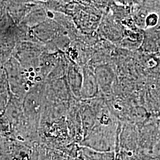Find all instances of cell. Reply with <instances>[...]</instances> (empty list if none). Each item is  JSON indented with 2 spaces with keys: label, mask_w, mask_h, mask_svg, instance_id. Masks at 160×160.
<instances>
[{
  "label": "cell",
  "mask_w": 160,
  "mask_h": 160,
  "mask_svg": "<svg viewBox=\"0 0 160 160\" xmlns=\"http://www.w3.org/2000/svg\"><path fill=\"white\" fill-rule=\"evenodd\" d=\"M34 13H30L27 19H28V22L27 23L31 24H36V22H38L40 24L41 21H43L45 17V14L44 12H42L40 10H36L34 12Z\"/></svg>",
  "instance_id": "obj_9"
},
{
  "label": "cell",
  "mask_w": 160,
  "mask_h": 160,
  "mask_svg": "<svg viewBox=\"0 0 160 160\" xmlns=\"http://www.w3.org/2000/svg\"><path fill=\"white\" fill-rule=\"evenodd\" d=\"M68 82L71 88L76 96H81L83 82V75L80 73L77 67L72 66L69 69Z\"/></svg>",
  "instance_id": "obj_7"
},
{
  "label": "cell",
  "mask_w": 160,
  "mask_h": 160,
  "mask_svg": "<svg viewBox=\"0 0 160 160\" xmlns=\"http://www.w3.org/2000/svg\"><path fill=\"white\" fill-rule=\"evenodd\" d=\"M80 151L87 160H115L116 157L114 151H98L86 147H81Z\"/></svg>",
  "instance_id": "obj_5"
},
{
  "label": "cell",
  "mask_w": 160,
  "mask_h": 160,
  "mask_svg": "<svg viewBox=\"0 0 160 160\" xmlns=\"http://www.w3.org/2000/svg\"><path fill=\"white\" fill-rule=\"evenodd\" d=\"M160 22V16L157 11H152L145 18L144 29H154L157 26Z\"/></svg>",
  "instance_id": "obj_8"
},
{
  "label": "cell",
  "mask_w": 160,
  "mask_h": 160,
  "mask_svg": "<svg viewBox=\"0 0 160 160\" xmlns=\"http://www.w3.org/2000/svg\"><path fill=\"white\" fill-rule=\"evenodd\" d=\"M98 84L94 75L89 70L83 74V82L81 91V96L82 98L94 97L98 92Z\"/></svg>",
  "instance_id": "obj_4"
},
{
  "label": "cell",
  "mask_w": 160,
  "mask_h": 160,
  "mask_svg": "<svg viewBox=\"0 0 160 160\" xmlns=\"http://www.w3.org/2000/svg\"><path fill=\"white\" fill-rule=\"evenodd\" d=\"M84 160H86V159H85V158H84Z\"/></svg>",
  "instance_id": "obj_10"
},
{
  "label": "cell",
  "mask_w": 160,
  "mask_h": 160,
  "mask_svg": "<svg viewBox=\"0 0 160 160\" xmlns=\"http://www.w3.org/2000/svg\"><path fill=\"white\" fill-rule=\"evenodd\" d=\"M15 63L16 61L14 59H12L8 63L6 69L12 91L16 93H20L22 89L26 88L23 77L24 72L19 69V63Z\"/></svg>",
  "instance_id": "obj_2"
},
{
  "label": "cell",
  "mask_w": 160,
  "mask_h": 160,
  "mask_svg": "<svg viewBox=\"0 0 160 160\" xmlns=\"http://www.w3.org/2000/svg\"><path fill=\"white\" fill-rule=\"evenodd\" d=\"M42 102L41 90H33L29 92L26 96L24 108L28 118L36 122L40 113Z\"/></svg>",
  "instance_id": "obj_1"
},
{
  "label": "cell",
  "mask_w": 160,
  "mask_h": 160,
  "mask_svg": "<svg viewBox=\"0 0 160 160\" xmlns=\"http://www.w3.org/2000/svg\"><path fill=\"white\" fill-rule=\"evenodd\" d=\"M112 69L108 67H98L96 69L97 84L104 93H110L114 79Z\"/></svg>",
  "instance_id": "obj_3"
},
{
  "label": "cell",
  "mask_w": 160,
  "mask_h": 160,
  "mask_svg": "<svg viewBox=\"0 0 160 160\" xmlns=\"http://www.w3.org/2000/svg\"><path fill=\"white\" fill-rule=\"evenodd\" d=\"M55 24L52 22H43L34 26V33L35 36L39 39L41 41H47V40L53 38L55 34L57 27Z\"/></svg>",
  "instance_id": "obj_6"
}]
</instances>
